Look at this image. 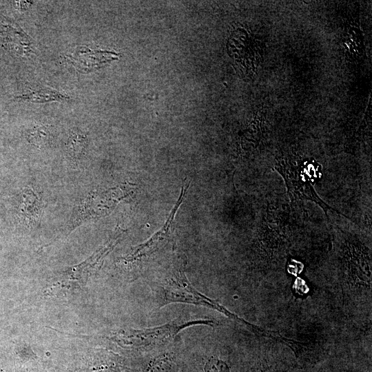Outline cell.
<instances>
[{
	"mask_svg": "<svg viewBox=\"0 0 372 372\" xmlns=\"http://www.w3.org/2000/svg\"><path fill=\"white\" fill-rule=\"evenodd\" d=\"M204 371L205 372H231L230 367L226 362L214 357L207 362Z\"/></svg>",
	"mask_w": 372,
	"mask_h": 372,
	"instance_id": "10",
	"label": "cell"
},
{
	"mask_svg": "<svg viewBox=\"0 0 372 372\" xmlns=\"http://www.w3.org/2000/svg\"><path fill=\"white\" fill-rule=\"evenodd\" d=\"M28 142L37 147L47 146L52 140V133L45 125H35L26 132Z\"/></svg>",
	"mask_w": 372,
	"mask_h": 372,
	"instance_id": "6",
	"label": "cell"
},
{
	"mask_svg": "<svg viewBox=\"0 0 372 372\" xmlns=\"http://www.w3.org/2000/svg\"><path fill=\"white\" fill-rule=\"evenodd\" d=\"M173 365V356L169 353L162 354L149 362L146 372H169Z\"/></svg>",
	"mask_w": 372,
	"mask_h": 372,
	"instance_id": "9",
	"label": "cell"
},
{
	"mask_svg": "<svg viewBox=\"0 0 372 372\" xmlns=\"http://www.w3.org/2000/svg\"><path fill=\"white\" fill-rule=\"evenodd\" d=\"M17 98L26 101L39 102L63 100L65 99V96L55 90L41 88L27 92L26 93L17 96Z\"/></svg>",
	"mask_w": 372,
	"mask_h": 372,
	"instance_id": "7",
	"label": "cell"
},
{
	"mask_svg": "<svg viewBox=\"0 0 372 372\" xmlns=\"http://www.w3.org/2000/svg\"><path fill=\"white\" fill-rule=\"evenodd\" d=\"M251 372H278L276 368L270 365L267 360L257 362L252 367Z\"/></svg>",
	"mask_w": 372,
	"mask_h": 372,
	"instance_id": "11",
	"label": "cell"
},
{
	"mask_svg": "<svg viewBox=\"0 0 372 372\" xmlns=\"http://www.w3.org/2000/svg\"><path fill=\"white\" fill-rule=\"evenodd\" d=\"M291 372H310V371H308L305 369H302L299 367H296V368L292 369V371Z\"/></svg>",
	"mask_w": 372,
	"mask_h": 372,
	"instance_id": "12",
	"label": "cell"
},
{
	"mask_svg": "<svg viewBox=\"0 0 372 372\" xmlns=\"http://www.w3.org/2000/svg\"><path fill=\"white\" fill-rule=\"evenodd\" d=\"M208 323L207 321H195L185 323L172 322L161 327L140 330H127L117 333L114 339L119 344L130 348H149L163 343L174 337L181 329L196 323Z\"/></svg>",
	"mask_w": 372,
	"mask_h": 372,
	"instance_id": "2",
	"label": "cell"
},
{
	"mask_svg": "<svg viewBox=\"0 0 372 372\" xmlns=\"http://www.w3.org/2000/svg\"><path fill=\"white\" fill-rule=\"evenodd\" d=\"M164 280L162 285H158L163 297V302H181L212 306L209 299L189 285L181 267L173 271L170 276L165 278Z\"/></svg>",
	"mask_w": 372,
	"mask_h": 372,
	"instance_id": "3",
	"label": "cell"
},
{
	"mask_svg": "<svg viewBox=\"0 0 372 372\" xmlns=\"http://www.w3.org/2000/svg\"><path fill=\"white\" fill-rule=\"evenodd\" d=\"M318 165L302 158L282 157L278 160L275 167L286 183L291 200H310L319 205L327 212L329 209L335 211L327 205L316 193L313 186Z\"/></svg>",
	"mask_w": 372,
	"mask_h": 372,
	"instance_id": "1",
	"label": "cell"
},
{
	"mask_svg": "<svg viewBox=\"0 0 372 372\" xmlns=\"http://www.w3.org/2000/svg\"><path fill=\"white\" fill-rule=\"evenodd\" d=\"M87 135L79 130H72L67 143L68 156L73 161H79L87 148Z\"/></svg>",
	"mask_w": 372,
	"mask_h": 372,
	"instance_id": "5",
	"label": "cell"
},
{
	"mask_svg": "<svg viewBox=\"0 0 372 372\" xmlns=\"http://www.w3.org/2000/svg\"><path fill=\"white\" fill-rule=\"evenodd\" d=\"M189 185V183H187L186 181L183 184L179 197L172 209L163 226L146 242L134 247L132 251L125 257L124 260L125 262H133L147 258L158 251L169 241L171 237L174 218L178 209L186 197Z\"/></svg>",
	"mask_w": 372,
	"mask_h": 372,
	"instance_id": "4",
	"label": "cell"
},
{
	"mask_svg": "<svg viewBox=\"0 0 372 372\" xmlns=\"http://www.w3.org/2000/svg\"><path fill=\"white\" fill-rule=\"evenodd\" d=\"M21 211L24 216L37 217L40 210V203L37 195L30 190H25L22 195V201L20 205Z\"/></svg>",
	"mask_w": 372,
	"mask_h": 372,
	"instance_id": "8",
	"label": "cell"
}]
</instances>
